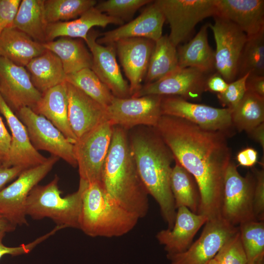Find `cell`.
I'll use <instances>...</instances> for the list:
<instances>
[{
    "label": "cell",
    "instance_id": "52",
    "mask_svg": "<svg viewBox=\"0 0 264 264\" xmlns=\"http://www.w3.org/2000/svg\"><path fill=\"white\" fill-rule=\"evenodd\" d=\"M208 264H223L220 261L214 258L209 262Z\"/></svg>",
    "mask_w": 264,
    "mask_h": 264
},
{
    "label": "cell",
    "instance_id": "36",
    "mask_svg": "<svg viewBox=\"0 0 264 264\" xmlns=\"http://www.w3.org/2000/svg\"><path fill=\"white\" fill-rule=\"evenodd\" d=\"M97 3L95 0H44L48 23L75 20Z\"/></svg>",
    "mask_w": 264,
    "mask_h": 264
},
{
    "label": "cell",
    "instance_id": "29",
    "mask_svg": "<svg viewBox=\"0 0 264 264\" xmlns=\"http://www.w3.org/2000/svg\"><path fill=\"white\" fill-rule=\"evenodd\" d=\"M35 87L42 93L66 82V74L59 57L46 50L25 66Z\"/></svg>",
    "mask_w": 264,
    "mask_h": 264
},
{
    "label": "cell",
    "instance_id": "28",
    "mask_svg": "<svg viewBox=\"0 0 264 264\" xmlns=\"http://www.w3.org/2000/svg\"><path fill=\"white\" fill-rule=\"evenodd\" d=\"M83 41L81 39L62 37L43 44L46 50L59 57L67 75L85 68H91L92 55Z\"/></svg>",
    "mask_w": 264,
    "mask_h": 264
},
{
    "label": "cell",
    "instance_id": "11",
    "mask_svg": "<svg viewBox=\"0 0 264 264\" xmlns=\"http://www.w3.org/2000/svg\"><path fill=\"white\" fill-rule=\"evenodd\" d=\"M16 115L26 128L30 140L37 150L49 152L76 167L74 144L48 120L27 107L20 109Z\"/></svg>",
    "mask_w": 264,
    "mask_h": 264
},
{
    "label": "cell",
    "instance_id": "53",
    "mask_svg": "<svg viewBox=\"0 0 264 264\" xmlns=\"http://www.w3.org/2000/svg\"><path fill=\"white\" fill-rule=\"evenodd\" d=\"M1 163V162L0 161V164Z\"/></svg>",
    "mask_w": 264,
    "mask_h": 264
},
{
    "label": "cell",
    "instance_id": "15",
    "mask_svg": "<svg viewBox=\"0 0 264 264\" xmlns=\"http://www.w3.org/2000/svg\"><path fill=\"white\" fill-rule=\"evenodd\" d=\"M207 77L206 74L195 68H178L160 80L142 86L131 97L172 95L189 101H200L205 92Z\"/></svg>",
    "mask_w": 264,
    "mask_h": 264
},
{
    "label": "cell",
    "instance_id": "30",
    "mask_svg": "<svg viewBox=\"0 0 264 264\" xmlns=\"http://www.w3.org/2000/svg\"><path fill=\"white\" fill-rule=\"evenodd\" d=\"M44 0H22L11 27L25 33L34 40L46 42L48 22Z\"/></svg>",
    "mask_w": 264,
    "mask_h": 264
},
{
    "label": "cell",
    "instance_id": "35",
    "mask_svg": "<svg viewBox=\"0 0 264 264\" xmlns=\"http://www.w3.org/2000/svg\"><path fill=\"white\" fill-rule=\"evenodd\" d=\"M66 82L107 107L114 97L94 72L88 68L66 75Z\"/></svg>",
    "mask_w": 264,
    "mask_h": 264
},
{
    "label": "cell",
    "instance_id": "27",
    "mask_svg": "<svg viewBox=\"0 0 264 264\" xmlns=\"http://www.w3.org/2000/svg\"><path fill=\"white\" fill-rule=\"evenodd\" d=\"M208 24H204L192 40L178 47L179 68H195L206 74L215 69V51L208 40Z\"/></svg>",
    "mask_w": 264,
    "mask_h": 264
},
{
    "label": "cell",
    "instance_id": "17",
    "mask_svg": "<svg viewBox=\"0 0 264 264\" xmlns=\"http://www.w3.org/2000/svg\"><path fill=\"white\" fill-rule=\"evenodd\" d=\"M99 35L91 29L85 41L92 55L91 69L114 97H131L129 84L124 79L116 61L115 44L105 46L99 44L96 42Z\"/></svg>",
    "mask_w": 264,
    "mask_h": 264
},
{
    "label": "cell",
    "instance_id": "37",
    "mask_svg": "<svg viewBox=\"0 0 264 264\" xmlns=\"http://www.w3.org/2000/svg\"><path fill=\"white\" fill-rule=\"evenodd\" d=\"M238 228L248 264L264 256V221L250 220Z\"/></svg>",
    "mask_w": 264,
    "mask_h": 264
},
{
    "label": "cell",
    "instance_id": "12",
    "mask_svg": "<svg viewBox=\"0 0 264 264\" xmlns=\"http://www.w3.org/2000/svg\"><path fill=\"white\" fill-rule=\"evenodd\" d=\"M214 23L208 24L216 44L215 69L228 84L236 80L239 60L247 35L230 21L215 16Z\"/></svg>",
    "mask_w": 264,
    "mask_h": 264
},
{
    "label": "cell",
    "instance_id": "47",
    "mask_svg": "<svg viewBox=\"0 0 264 264\" xmlns=\"http://www.w3.org/2000/svg\"><path fill=\"white\" fill-rule=\"evenodd\" d=\"M11 141V135L6 128L0 115V161L1 163L8 156Z\"/></svg>",
    "mask_w": 264,
    "mask_h": 264
},
{
    "label": "cell",
    "instance_id": "44",
    "mask_svg": "<svg viewBox=\"0 0 264 264\" xmlns=\"http://www.w3.org/2000/svg\"><path fill=\"white\" fill-rule=\"evenodd\" d=\"M227 83L218 72L207 76L205 81V91L220 94L227 88Z\"/></svg>",
    "mask_w": 264,
    "mask_h": 264
},
{
    "label": "cell",
    "instance_id": "38",
    "mask_svg": "<svg viewBox=\"0 0 264 264\" xmlns=\"http://www.w3.org/2000/svg\"><path fill=\"white\" fill-rule=\"evenodd\" d=\"M153 1L151 0H107L97 2L94 7L100 12L124 22L132 17L141 7Z\"/></svg>",
    "mask_w": 264,
    "mask_h": 264
},
{
    "label": "cell",
    "instance_id": "40",
    "mask_svg": "<svg viewBox=\"0 0 264 264\" xmlns=\"http://www.w3.org/2000/svg\"><path fill=\"white\" fill-rule=\"evenodd\" d=\"M249 74H247L229 83L223 92L217 94L222 107L231 110L236 107L246 91L245 83Z\"/></svg>",
    "mask_w": 264,
    "mask_h": 264
},
{
    "label": "cell",
    "instance_id": "10",
    "mask_svg": "<svg viewBox=\"0 0 264 264\" xmlns=\"http://www.w3.org/2000/svg\"><path fill=\"white\" fill-rule=\"evenodd\" d=\"M162 115L180 117L207 130L223 133L228 137L234 134L232 110L197 104L177 96H163Z\"/></svg>",
    "mask_w": 264,
    "mask_h": 264
},
{
    "label": "cell",
    "instance_id": "2",
    "mask_svg": "<svg viewBox=\"0 0 264 264\" xmlns=\"http://www.w3.org/2000/svg\"><path fill=\"white\" fill-rule=\"evenodd\" d=\"M129 138L141 181L157 203L162 217L171 229L176 212L170 186L174 156L155 127L137 128L132 131Z\"/></svg>",
    "mask_w": 264,
    "mask_h": 264
},
{
    "label": "cell",
    "instance_id": "9",
    "mask_svg": "<svg viewBox=\"0 0 264 264\" xmlns=\"http://www.w3.org/2000/svg\"><path fill=\"white\" fill-rule=\"evenodd\" d=\"M154 1L170 25L168 37L176 47L188 39L198 22L216 15V0Z\"/></svg>",
    "mask_w": 264,
    "mask_h": 264
},
{
    "label": "cell",
    "instance_id": "6",
    "mask_svg": "<svg viewBox=\"0 0 264 264\" xmlns=\"http://www.w3.org/2000/svg\"><path fill=\"white\" fill-rule=\"evenodd\" d=\"M59 159L51 155L44 163L24 170L12 183L1 190L0 215L16 227L27 225L25 210L28 195Z\"/></svg>",
    "mask_w": 264,
    "mask_h": 264
},
{
    "label": "cell",
    "instance_id": "26",
    "mask_svg": "<svg viewBox=\"0 0 264 264\" xmlns=\"http://www.w3.org/2000/svg\"><path fill=\"white\" fill-rule=\"evenodd\" d=\"M46 50L43 43L17 28H7L0 34V56L18 66L25 67Z\"/></svg>",
    "mask_w": 264,
    "mask_h": 264
},
{
    "label": "cell",
    "instance_id": "31",
    "mask_svg": "<svg viewBox=\"0 0 264 264\" xmlns=\"http://www.w3.org/2000/svg\"><path fill=\"white\" fill-rule=\"evenodd\" d=\"M173 167L170 186L176 209L184 206L198 214L200 193L194 177L176 160Z\"/></svg>",
    "mask_w": 264,
    "mask_h": 264
},
{
    "label": "cell",
    "instance_id": "32",
    "mask_svg": "<svg viewBox=\"0 0 264 264\" xmlns=\"http://www.w3.org/2000/svg\"><path fill=\"white\" fill-rule=\"evenodd\" d=\"M178 67L177 49L168 36H162L155 42L145 77V84L162 79Z\"/></svg>",
    "mask_w": 264,
    "mask_h": 264
},
{
    "label": "cell",
    "instance_id": "48",
    "mask_svg": "<svg viewBox=\"0 0 264 264\" xmlns=\"http://www.w3.org/2000/svg\"><path fill=\"white\" fill-rule=\"evenodd\" d=\"M245 87L246 91L264 98V76L249 74Z\"/></svg>",
    "mask_w": 264,
    "mask_h": 264
},
{
    "label": "cell",
    "instance_id": "8",
    "mask_svg": "<svg viewBox=\"0 0 264 264\" xmlns=\"http://www.w3.org/2000/svg\"><path fill=\"white\" fill-rule=\"evenodd\" d=\"M113 126L107 121L77 139L74 144L80 180L88 183L101 182Z\"/></svg>",
    "mask_w": 264,
    "mask_h": 264
},
{
    "label": "cell",
    "instance_id": "23",
    "mask_svg": "<svg viewBox=\"0 0 264 264\" xmlns=\"http://www.w3.org/2000/svg\"><path fill=\"white\" fill-rule=\"evenodd\" d=\"M238 26L247 36L264 30V0H216V15Z\"/></svg>",
    "mask_w": 264,
    "mask_h": 264
},
{
    "label": "cell",
    "instance_id": "22",
    "mask_svg": "<svg viewBox=\"0 0 264 264\" xmlns=\"http://www.w3.org/2000/svg\"><path fill=\"white\" fill-rule=\"evenodd\" d=\"M208 220L205 216L194 213L186 207H178L172 228L159 231L156 238L164 246L167 255L183 252L192 244L196 234Z\"/></svg>",
    "mask_w": 264,
    "mask_h": 264
},
{
    "label": "cell",
    "instance_id": "41",
    "mask_svg": "<svg viewBox=\"0 0 264 264\" xmlns=\"http://www.w3.org/2000/svg\"><path fill=\"white\" fill-rule=\"evenodd\" d=\"M255 177L253 194V212L257 220H264V170L252 169Z\"/></svg>",
    "mask_w": 264,
    "mask_h": 264
},
{
    "label": "cell",
    "instance_id": "1",
    "mask_svg": "<svg viewBox=\"0 0 264 264\" xmlns=\"http://www.w3.org/2000/svg\"><path fill=\"white\" fill-rule=\"evenodd\" d=\"M176 160L195 178L200 193L198 214L221 217L224 177L231 161L228 137L184 119L162 115L155 127Z\"/></svg>",
    "mask_w": 264,
    "mask_h": 264
},
{
    "label": "cell",
    "instance_id": "16",
    "mask_svg": "<svg viewBox=\"0 0 264 264\" xmlns=\"http://www.w3.org/2000/svg\"><path fill=\"white\" fill-rule=\"evenodd\" d=\"M0 94L16 112L24 107L33 110L42 95L33 84L25 67L0 56Z\"/></svg>",
    "mask_w": 264,
    "mask_h": 264
},
{
    "label": "cell",
    "instance_id": "5",
    "mask_svg": "<svg viewBox=\"0 0 264 264\" xmlns=\"http://www.w3.org/2000/svg\"><path fill=\"white\" fill-rule=\"evenodd\" d=\"M59 179L56 175L48 184L32 189L26 200V215L35 220L50 219L64 228L79 229L83 194L88 183L80 180L76 192L62 197Z\"/></svg>",
    "mask_w": 264,
    "mask_h": 264
},
{
    "label": "cell",
    "instance_id": "49",
    "mask_svg": "<svg viewBox=\"0 0 264 264\" xmlns=\"http://www.w3.org/2000/svg\"><path fill=\"white\" fill-rule=\"evenodd\" d=\"M250 137L259 143L264 151V122L247 132Z\"/></svg>",
    "mask_w": 264,
    "mask_h": 264
},
{
    "label": "cell",
    "instance_id": "7",
    "mask_svg": "<svg viewBox=\"0 0 264 264\" xmlns=\"http://www.w3.org/2000/svg\"><path fill=\"white\" fill-rule=\"evenodd\" d=\"M255 184V177L252 172L242 176L236 164L232 161L230 162L224 177L221 208L223 219L235 226L256 220L253 204Z\"/></svg>",
    "mask_w": 264,
    "mask_h": 264
},
{
    "label": "cell",
    "instance_id": "33",
    "mask_svg": "<svg viewBox=\"0 0 264 264\" xmlns=\"http://www.w3.org/2000/svg\"><path fill=\"white\" fill-rule=\"evenodd\" d=\"M231 117L235 130L248 132L264 122V98L246 91L232 110Z\"/></svg>",
    "mask_w": 264,
    "mask_h": 264
},
{
    "label": "cell",
    "instance_id": "14",
    "mask_svg": "<svg viewBox=\"0 0 264 264\" xmlns=\"http://www.w3.org/2000/svg\"><path fill=\"white\" fill-rule=\"evenodd\" d=\"M239 229L221 217L208 220L199 237L185 251L167 255L168 264H208L221 246Z\"/></svg>",
    "mask_w": 264,
    "mask_h": 264
},
{
    "label": "cell",
    "instance_id": "50",
    "mask_svg": "<svg viewBox=\"0 0 264 264\" xmlns=\"http://www.w3.org/2000/svg\"><path fill=\"white\" fill-rule=\"evenodd\" d=\"M16 227L0 215V229L7 232L14 231Z\"/></svg>",
    "mask_w": 264,
    "mask_h": 264
},
{
    "label": "cell",
    "instance_id": "46",
    "mask_svg": "<svg viewBox=\"0 0 264 264\" xmlns=\"http://www.w3.org/2000/svg\"><path fill=\"white\" fill-rule=\"evenodd\" d=\"M258 159L257 151L251 147H246L242 150L236 156L239 165L244 167H253L257 162Z\"/></svg>",
    "mask_w": 264,
    "mask_h": 264
},
{
    "label": "cell",
    "instance_id": "42",
    "mask_svg": "<svg viewBox=\"0 0 264 264\" xmlns=\"http://www.w3.org/2000/svg\"><path fill=\"white\" fill-rule=\"evenodd\" d=\"M21 0H0V34L11 27L16 17Z\"/></svg>",
    "mask_w": 264,
    "mask_h": 264
},
{
    "label": "cell",
    "instance_id": "4",
    "mask_svg": "<svg viewBox=\"0 0 264 264\" xmlns=\"http://www.w3.org/2000/svg\"><path fill=\"white\" fill-rule=\"evenodd\" d=\"M139 217L114 200L101 182L88 183L83 194L79 229L91 237L124 236L136 225Z\"/></svg>",
    "mask_w": 264,
    "mask_h": 264
},
{
    "label": "cell",
    "instance_id": "13",
    "mask_svg": "<svg viewBox=\"0 0 264 264\" xmlns=\"http://www.w3.org/2000/svg\"><path fill=\"white\" fill-rule=\"evenodd\" d=\"M162 97L157 95L126 98L114 97L107 107L108 119L114 126L127 131L138 126L155 127L162 115Z\"/></svg>",
    "mask_w": 264,
    "mask_h": 264
},
{
    "label": "cell",
    "instance_id": "45",
    "mask_svg": "<svg viewBox=\"0 0 264 264\" xmlns=\"http://www.w3.org/2000/svg\"><path fill=\"white\" fill-rule=\"evenodd\" d=\"M25 169L20 166L8 167L0 164V191L6 184L17 178Z\"/></svg>",
    "mask_w": 264,
    "mask_h": 264
},
{
    "label": "cell",
    "instance_id": "43",
    "mask_svg": "<svg viewBox=\"0 0 264 264\" xmlns=\"http://www.w3.org/2000/svg\"><path fill=\"white\" fill-rule=\"evenodd\" d=\"M6 233L5 231L0 229V259L6 255L16 256L27 254L36 246L45 240V237L42 236L27 244H22L18 246L10 247L5 245L3 243L2 241Z\"/></svg>",
    "mask_w": 264,
    "mask_h": 264
},
{
    "label": "cell",
    "instance_id": "51",
    "mask_svg": "<svg viewBox=\"0 0 264 264\" xmlns=\"http://www.w3.org/2000/svg\"><path fill=\"white\" fill-rule=\"evenodd\" d=\"M248 264H264V256L259 257Z\"/></svg>",
    "mask_w": 264,
    "mask_h": 264
},
{
    "label": "cell",
    "instance_id": "24",
    "mask_svg": "<svg viewBox=\"0 0 264 264\" xmlns=\"http://www.w3.org/2000/svg\"><path fill=\"white\" fill-rule=\"evenodd\" d=\"M32 110L48 120L72 143L76 142L77 139L70 127L68 118L66 82L43 93Z\"/></svg>",
    "mask_w": 264,
    "mask_h": 264
},
{
    "label": "cell",
    "instance_id": "21",
    "mask_svg": "<svg viewBox=\"0 0 264 264\" xmlns=\"http://www.w3.org/2000/svg\"><path fill=\"white\" fill-rule=\"evenodd\" d=\"M165 18L154 1L148 4L135 19L119 27L104 33L96 42L100 44H114L131 38H144L154 42L162 36Z\"/></svg>",
    "mask_w": 264,
    "mask_h": 264
},
{
    "label": "cell",
    "instance_id": "18",
    "mask_svg": "<svg viewBox=\"0 0 264 264\" xmlns=\"http://www.w3.org/2000/svg\"><path fill=\"white\" fill-rule=\"evenodd\" d=\"M0 112L4 117L11 133V145L6 159L1 163L6 167H35L47 159L32 145L26 127L9 107L0 94Z\"/></svg>",
    "mask_w": 264,
    "mask_h": 264
},
{
    "label": "cell",
    "instance_id": "3",
    "mask_svg": "<svg viewBox=\"0 0 264 264\" xmlns=\"http://www.w3.org/2000/svg\"><path fill=\"white\" fill-rule=\"evenodd\" d=\"M128 131L113 126L101 183L114 200L141 219L149 211V194L138 174Z\"/></svg>",
    "mask_w": 264,
    "mask_h": 264
},
{
    "label": "cell",
    "instance_id": "25",
    "mask_svg": "<svg viewBox=\"0 0 264 264\" xmlns=\"http://www.w3.org/2000/svg\"><path fill=\"white\" fill-rule=\"evenodd\" d=\"M123 23L122 21L107 16L93 7L72 21L49 23L46 42L62 37L76 38L85 42L88 32L94 26L104 28L110 24L122 25Z\"/></svg>",
    "mask_w": 264,
    "mask_h": 264
},
{
    "label": "cell",
    "instance_id": "19",
    "mask_svg": "<svg viewBox=\"0 0 264 264\" xmlns=\"http://www.w3.org/2000/svg\"><path fill=\"white\" fill-rule=\"evenodd\" d=\"M120 62L129 81L131 97L142 87L155 42L144 38L122 39L114 43Z\"/></svg>",
    "mask_w": 264,
    "mask_h": 264
},
{
    "label": "cell",
    "instance_id": "20",
    "mask_svg": "<svg viewBox=\"0 0 264 264\" xmlns=\"http://www.w3.org/2000/svg\"><path fill=\"white\" fill-rule=\"evenodd\" d=\"M68 118L70 127L77 137L108 121L107 107L67 83Z\"/></svg>",
    "mask_w": 264,
    "mask_h": 264
},
{
    "label": "cell",
    "instance_id": "39",
    "mask_svg": "<svg viewBox=\"0 0 264 264\" xmlns=\"http://www.w3.org/2000/svg\"><path fill=\"white\" fill-rule=\"evenodd\" d=\"M214 258L223 264H248L239 229L226 240Z\"/></svg>",
    "mask_w": 264,
    "mask_h": 264
},
{
    "label": "cell",
    "instance_id": "34",
    "mask_svg": "<svg viewBox=\"0 0 264 264\" xmlns=\"http://www.w3.org/2000/svg\"><path fill=\"white\" fill-rule=\"evenodd\" d=\"M264 76V30L247 37L238 65L237 77Z\"/></svg>",
    "mask_w": 264,
    "mask_h": 264
}]
</instances>
